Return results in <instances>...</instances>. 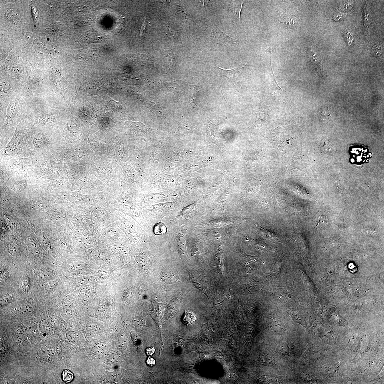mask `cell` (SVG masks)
<instances>
[{
    "label": "cell",
    "mask_w": 384,
    "mask_h": 384,
    "mask_svg": "<svg viewBox=\"0 0 384 384\" xmlns=\"http://www.w3.org/2000/svg\"><path fill=\"white\" fill-rule=\"evenodd\" d=\"M25 38L28 42H32L34 39V36L31 32H26L25 34Z\"/></svg>",
    "instance_id": "34"
},
{
    "label": "cell",
    "mask_w": 384,
    "mask_h": 384,
    "mask_svg": "<svg viewBox=\"0 0 384 384\" xmlns=\"http://www.w3.org/2000/svg\"><path fill=\"white\" fill-rule=\"evenodd\" d=\"M21 286L24 292L28 293L30 287V280L28 276H24L22 279Z\"/></svg>",
    "instance_id": "18"
},
{
    "label": "cell",
    "mask_w": 384,
    "mask_h": 384,
    "mask_svg": "<svg viewBox=\"0 0 384 384\" xmlns=\"http://www.w3.org/2000/svg\"><path fill=\"white\" fill-rule=\"evenodd\" d=\"M133 324L136 327L139 326L140 324V321L139 319L137 318H134L133 320Z\"/></svg>",
    "instance_id": "37"
},
{
    "label": "cell",
    "mask_w": 384,
    "mask_h": 384,
    "mask_svg": "<svg viewBox=\"0 0 384 384\" xmlns=\"http://www.w3.org/2000/svg\"><path fill=\"white\" fill-rule=\"evenodd\" d=\"M211 28L212 35L217 41L221 43L227 44L228 45L237 44V40L229 37L217 26L214 25H212Z\"/></svg>",
    "instance_id": "1"
},
{
    "label": "cell",
    "mask_w": 384,
    "mask_h": 384,
    "mask_svg": "<svg viewBox=\"0 0 384 384\" xmlns=\"http://www.w3.org/2000/svg\"><path fill=\"white\" fill-rule=\"evenodd\" d=\"M105 345L104 343H101L97 344L94 348V352L97 354H101L105 350Z\"/></svg>",
    "instance_id": "22"
},
{
    "label": "cell",
    "mask_w": 384,
    "mask_h": 384,
    "mask_svg": "<svg viewBox=\"0 0 384 384\" xmlns=\"http://www.w3.org/2000/svg\"><path fill=\"white\" fill-rule=\"evenodd\" d=\"M281 23L284 27L291 29L296 28L297 26L298 20L294 16H287L284 18Z\"/></svg>",
    "instance_id": "6"
},
{
    "label": "cell",
    "mask_w": 384,
    "mask_h": 384,
    "mask_svg": "<svg viewBox=\"0 0 384 384\" xmlns=\"http://www.w3.org/2000/svg\"><path fill=\"white\" fill-rule=\"evenodd\" d=\"M383 48L382 44H376L373 46L372 49V52L374 55L377 56H379L383 52Z\"/></svg>",
    "instance_id": "21"
},
{
    "label": "cell",
    "mask_w": 384,
    "mask_h": 384,
    "mask_svg": "<svg viewBox=\"0 0 384 384\" xmlns=\"http://www.w3.org/2000/svg\"><path fill=\"white\" fill-rule=\"evenodd\" d=\"M346 14H337L334 16V19L335 21H338L343 18L346 17Z\"/></svg>",
    "instance_id": "35"
},
{
    "label": "cell",
    "mask_w": 384,
    "mask_h": 384,
    "mask_svg": "<svg viewBox=\"0 0 384 384\" xmlns=\"http://www.w3.org/2000/svg\"><path fill=\"white\" fill-rule=\"evenodd\" d=\"M276 350H277L278 352L283 355L287 354L288 353V351L287 350V348L284 345H279L277 347Z\"/></svg>",
    "instance_id": "27"
},
{
    "label": "cell",
    "mask_w": 384,
    "mask_h": 384,
    "mask_svg": "<svg viewBox=\"0 0 384 384\" xmlns=\"http://www.w3.org/2000/svg\"><path fill=\"white\" fill-rule=\"evenodd\" d=\"M363 18L365 26L368 27L371 23V15L370 12L366 6H365L363 9Z\"/></svg>",
    "instance_id": "16"
},
{
    "label": "cell",
    "mask_w": 384,
    "mask_h": 384,
    "mask_svg": "<svg viewBox=\"0 0 384 384\" xmlns=\"http://www.w3.org/2000/svg\"><path fill=\"white\" fill-rule=\"evenodd\" d=\"M88 279L85 277H80L77 280V283L80 285H85L88 283Z\"/></svg>",
    "instance_id": "33"
},
{
    "label": "cell",
    "mask_w": 384,
    "mask_h": 384,
    "mask_svg": "<svg viewBox=\"0 0 384 384\" xmlns=\"http://www.w3.org/2000/svg\"><path fill=\"white\" fill-rule=\"evenodd\" d=\"M196 320V317L192 313L185 310L184 317L182 320V322L185 324L186 326H189L195 321Z\"/></svg>",
    "instance_id": "11"
},
{
    "label": "cell",
    "mask_w": 384,
    "mask_h": 384,
    "mask_svg": "<svg viewBox=\"0 0 384 384\" xmlns=\"http://www.w3.org/2000/svg\"><path fill=\"white\" fill-rule=\"evenodd\" d=\"M347 41L348 42V44H351L353 40V38L352 34L351 32H348L347 34Z\"/></svg>",
    "instance_id": "36"
},
{
    "label": "cell",
    "mask_w": 384,
    "mask_h": 384,
    "mask_svg": "<svg viewBox=\"0 0 384 384\" xmlns=\"http://www.w3.org/2000/svg\"><path fill=\"white\" fill-rule=\"evenodd\" d=\"M272 328L273 329L274 331L278 332H282V331L284 330V329L281 324H279L274 325L273 327H272Z\"/></svg>",
    "instance_id": "32"
},
{
    "label": "cell",
    "mask_w": 384,
    "mask_h": 384,
    "mask_svg": "<svg viewBox=\"0 0 384 384\" xmlns=\"http://www.w3.org/2000/svg\"><path fill=\"white\" fill-rule=\"evenodd\" d=\"M146 364L149 367L155 366L156 361V359L152 356H149L146 361Z\"/></svg>",
    "instance_id": "28"
},
{
    "label": "cell",
    "mask_w": 384,
    "mask_h": 384,
    "mask_svg": "<svg viewBox=\"0 0 384 384\" xmlns=\"http://www.w3.org/2000/svg\"><path fill=\"white\" fill-rule=\"evenodd\" d=\"M86 328L87 330L89 331V332L97 333L99 332L100 331V328L97 324L94 323H90L87 324L86 326Z\"/></svg>",
    "instance_id": "20"
},
{
    "label": "cell",
    "mask_w": 384,
    "mask_h": 384,
    "mask_svg": "<svg viewBox=\"0 0 384 384\" xmlns=\"http://www.w3.org/2000/svg\"><path fill=\"white\" fill-rule=\"evenodd\" d=\"M79 292L81 297L84 300L90 298L93 293L92 288L89 285L85 286L80 288Z\"/></svg>",
    "instance_id": "8"
},
{
    "label": "cell",
    "mask_w": 384,
    "mask_h": 384,
    "mask_svg": "<svg viewBox=\"0 0 384 384\" xmlns=\"http://www.w3.org/2000/svg\"><path fill=\"white\" fill-rule=\"evenodd\" d=\"M7 249L8 252L14 257H18L20 254L19 247L14 242H11L7 245Z\"/></svg>",
    "instance_id": "10"
},
{
    "label": "cell",
    "mask_w": 384,
    "mask_h": 384,
    "mask_svg": "<svg viewBox=\"0 0 384 384\" xmlns=\"http://www.w3.org/2000/svg\"><path fill=\"white\" fill-rule=\"evenodd\" d=\"M261 361L263 364L268 366H273L275 365L276 363L275 359L269 356L262 357Z\"/></svg>",
    "instance_id": "19"
},
{
    "label": "cell",
    "mask_w": 384,
    "mask_h": 384,
    "mask_svg": "<svg viewBox=\"0 0 384 384\" xmlns=\"http://www.w3.org/2000/svg\"><path fill=\"white\" fill-rule=\"evenodd\" d=\"M153 231L154 234L156 235H163L166 233L167 228L164 223L159 222L154 226Z\"/></svg>",
    "instance_id": "12"
},
{
    "label": "cell",
    "mask_w": 384,
    "mask_h": 384,
    "mask_svg": "<svg viewBox=\"0 0 384 384\" xmlns=\"http://www.w3.org/2000/svg\"><path fill=\"white\" fill-rule=\"evenodd\" d=\"M52 79L57 90L64 95L65 93L64 85L62 77L59 73L55 72L52 74Z\"/></svg>",
    "instance_id": "5"
},
{
    "label": "cell",
    "mask_w": 384,
    "mask_h": 384,
    "mask_svg": "<svg viewBox=\"0 0 384 384\" xmlns=\"http://www.w3.org/2000/svg\"><path fill=\"white\" fill-rule=\"evenodd\" d=\"M44 137L41 134L38 133L34 137V146L37 148H40L44 146Z\"/></svg>",
    "instance_id": "15"
},
{
    "label": "cell",
    "mask_w": 384,
    "mask_h": 384,
    "mask_svg": "<svg viewBox=\"0 0 384 384\" xmlns=\"http://www.w3.org/2000/svg\"><path fill=\"white\" fill-rule=\"evenodd\" d=\"M309 55L311 60L313 62H317L318 61L317 55L316 52H315L312 49L310 50L309 52L308 53Z\"/></svg>",
    "instance_id": "30"
},
{
    "label": "cell",
    "mask_w": 384,
    "mask_h": 384,
    "mask_svg": "<svg viewBox=\"0 0 384 384\" xmlns=\"http://www.w3.org/2000/svg\"><path fill=\"white\" fill-rule=\"evenodd\" d=\"M6 17L9 21H16L18 19L19 15L15 10L12 9L7 11Z\"/></svg>",
    "instance_id": "17"
},
{
    "label": "cell",
    "mask_w": 384,
    "mask_h": 384,
    "mask_svg": "<svg viewBox=\"0 0 384 384\" xmlns=\"http://www.w3.org/2000/svg\"><path fill=\"white\" fill-rule=\"evenodd\" d=\"M156 351L155 347L154 346L148 347L146 350V353L148 356H152Z\"/></svg>",
    "instance_id": "29"
},
{
    "label": "cell",
    "mask_w": 384,
    "mask_h": 384,
    "mask_svg": "<svg viewBox=\"0 0 384 384\" xmlns=\"http://www.w3.org/2000/svg\"><path fill=\"white\" fill-rule=\"evenodd\" d=\"M115 344L117 349L121 352H123L127 348L128 345L127 340L125 337L119 336L116 340Z\"/></svg>",
    "instance_id": "9"
},
{
    "label": "cell",
    "mask_w": 384,
    "mask_h": 384,
    "mask_svg": "<svg viewBox=\"0 0 384 384\" xmlns=\"http://www.w3.org/2000/svg\"><path fill=\"white\" fill-rule=\"evenodd\" d=\"M57 285V282L55 281H51L48 282L45 286V288L48 291H51L55 288Z\"/></svg>",
    "instance_id": "25"
},
{
    "label": "cell",
    "mask_w": 384,
    "mask_h": 384,
    "mask_svg": "<svg viewBox=\"0 0 384 384\" xmlns=\"http://www.w3.org/2000/svg\"><path fill=\"white\" fill-rule=\"evenodd\" d=\"M62 379L65 383L71 382L74 379V374L68 369H65L62 373Z\"/></svg>",
    "instance_id": "14"
},
{
    "label": "cell",
    "mask_w": 384,
    "mask_h": 384,
    "mask_svg": "<svg viewBox=\"0 0 384 384\" xmlns=\"http://www.w3.org/2000/svg\"><path fill=\"white\" fill-rule=\"evenodd\" d=\"M241 1H232L229 4L228 9L230 15L236 20L241 22V13L243 4Z\"/></svg>",
    "instance_id": "2"
},
{
    "label": "cell",
    "mask_w": 384,
    "mask_h": 384,
    "mask_svg": "<svg viewBox=\"0 0 384 384\" xmlns=\"http://www.w3.org/2000/svg\"><path fill=\"white\" fill-rule=\"evenodd\" d=\"M38 275L40 279L43 281L52 279L54 276L53 272L50 270L45 269L40 270Z\"/></svg>",
    "instance_id": "7"
},
{
    "label": "cell",
    "mask_w": 384,
    "mask_h": 384,
    "mask_svg": "<svg viewBox=\"0 0 384 384\" xmlns=\"http://www.w3.org/2000/svg\"><path fill=\"white\" fill-rule=\"evenodd\" d=\"M162 277L163 281L167 284H173L177 281L176 276L171 273H164Z\"/></svg>",
    "instance_id": "13"
},
{
    "label": "cell",
    "mask_w": 384,
    "mask_h": 384,
    "mask_svg": "<svg viewBox=\"0 0 384 384\" xmlns=\"http://www.w3.org/2000/svg\"><path fill=\"white\" fill-rule=\"evenodd\" d=\"M130 336L134 344L136 345H139L141 343V341L136 333L134 332L133 331H131Z\"/></svg>",
    "instance_id": "24"
},
{
    "label": "cell",
    "mask_w": 384,
    "mask_h": 384,
    "mask_svg": "<svg viewBox=\"0 0 384 384\" xmlns=\"http://www.w3.org/2000/svg\"><path fill=\"white\" fill-rule=\"evenodd\" d=\"M140 296V292L139 289L135 287L129 288L126 290L123 295V299L124 301L128 303L136 302L139 299Z\"/></svg>",
    "instance_id": "3"
},
{
    "label": "cell",
    "mask_w": 384,
    "mask_h": 384,
    "mask_svg": "<svg viewBox=\"0 0 384 384\" xmlns=\"http://www.w3.org/2000/svg\"><path fill=\"white\" fill-rule=\"evenodd\" d=\"M353 3L351 2H348L345 3V4H343V5H341V8L343 10H346L345 11H346V10L350 9L353 6Z\"/></svg>",
    "instance_id": "31"
},
{
    "label": "cell",
    "mask_w": 384,
    "mask_h": 384,
    "mask_svg": "<svg viewBox=\"0 0 384 384\" xmlns=\"http://www.w3.org/2000/svg\"><path fill=\"white\" fill-rule=\"evenodd\" d=\"M1 281H5L7 280L10 277V274L8 271L5 269H2L1 271Z\"/></svg>",
    "instance_id": "23"
},
{
    "label": "cell",
    "mask_w": 384,
    "mask_h": 384,
    "mask_svg": "<svg viewBox=\"0 0 384 384\" xmlns=\"http://www.w3.org/2000/svg\"><path fill=\"white\" fill-rule=\"evenodd\" d=\"M215 68L218 72L219 76L226 77L229 80H233L238 76L239 71V68H235L231 70H225L219 67L218 66L215 67Z\"/></svg>",
    "instance_id": "4"
},
{
    "label": "cell",
    "mask_w": 384,
    "mask_h": 384,
    "mask_svg": "<svg viewBox=\"0 0 384 384\" xmlns=\"http://www.w3.org/2000/svg\"><path fill=\"white\" fill-rule=\"evenodd\" d=\"M12 298L11 296L7 294V295H4L1 298V302L2 304H7L11 301Z\"/></svg>",
    "instance_id": "26"
}]
</instances>
